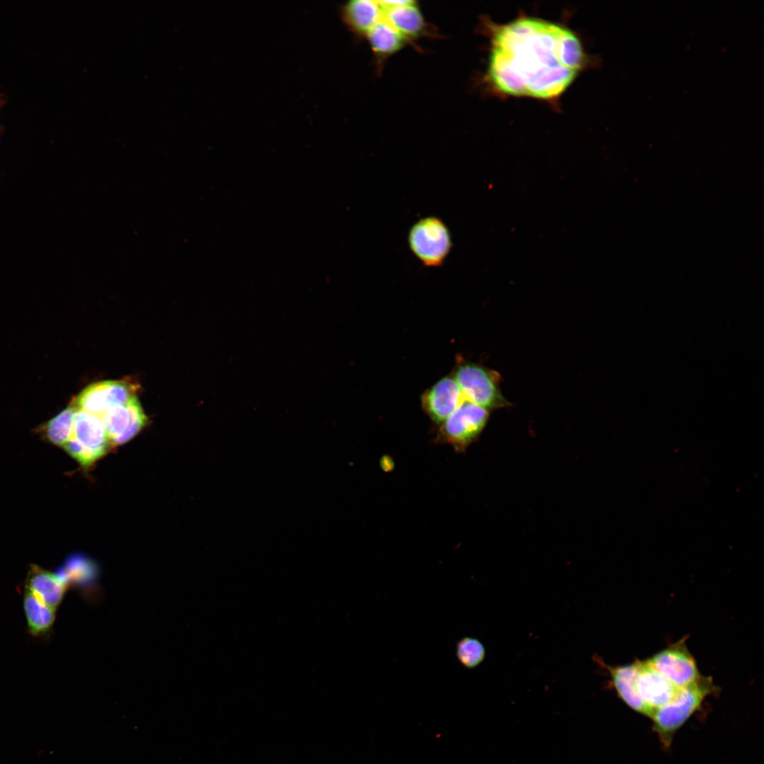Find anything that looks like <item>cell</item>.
I'll list each match as a JSON object with an SVG mask.
<instances>
[{
	"label": "cell",
	"mask_w": 764,
	"mask_h": 764,
	"mask_svg": "<svg viewBox=\"0 0 764 764\" xmlns=\"http://www.w3.org/2000/svg\"><path fill=\"white\" fill-rule=\"evenodd\" d=\"M649 661L677 688L688 685L700 676L693 657L682 642L658 652Z\"/></svg>",
	"instance_id": "9c48e42d"
},
{
	"label": "cell",
	"mask_w": 764,
	"mask_h": 764,
	"mask_svg": "<svg viewBox=\"0 0 764 764\" xmlns=\"http://www.w3.org/2000/svg\"><path fill=\"white\" fill-rule=\"evenodd\" d=\"M76 407L73 404L63 410L40 427L46 441L63 447L71 439Z\"/></svg>",
	"instance_id": "ac0fdd59"
},
{
	"label": "cell",
	"mask_w": 764,
	"mask_h": 764,
	"mask_svg": "<svg viewBox=\"0 0 764 764\" xmlns=\"http://www.w3.org/2000/svg\"><path fill=\"white\" fill-rule=\"evenodd\" d=\"M100 418L112 447L132 439L146 425L148 420L136 396L125 405L109 409Z\"/></svg>",
	"instance_id": "ba28073f"
},
{
	"label": "cell",
	"mask_w": 764,
	"mask_h": 764,
	"mask_svg": "<svg viewBox=\"0 0 764 764\" xmlns=\"http://www.w3.org/2000/svg\"><path fill=\"white\" fill-rule=\"evenodd\" d=\"M407 241L412 254L428 267L443 265L453 246L448 226L435 216L415 222L409 231Z\"/></svg>",
	"instance_id": "277c9868"
},
{
	"label": "cell",
	"mask_w": 764,
	"mask_h": 764,
	"mask_svg": "<svg viewBox=\"0 0 764 764\" xmlns=\"http://www.w3.org/2000/svg\"><path fill=\"white\" fill-rule=\"evenodd\" d=\"M489 417V410L466 401L441 424L438 439L463 451L480 435Z\"/></svg>",
	"instance_id": "8992f818"
},
{
	"label": "cell",
	"mask_w": 764,
	"mask_h": 764,
	"mask_svg": "<svg viewBox=\"0 0 764 764\" xmlns=\"http://www.w3.org/2000/svg\"><path fill=\"white\" fill-rule=\"evenodd\" d=\"M23 607L30 635L42 637L50 632L55 618V610L45 605L26 589Z\"/></svg>",
	"instance_id": "2e32d148"
},
{
	"label": "cell",
	"mask_w": 764,
	"mask_h": 764,
	"mask_svg": "<svg viewBox=\"0 0 764 764\" xmlns=\"http://www.w3.org/2000/svg\"><path fill=\"white\" fill-rule=\"evenodd\" d=\"M381 465L383 470L390 471L394 466V463L388 456H384L381 460Z\"/></svg>",
	"instance_id": "ffe728a7"
},
{
	"label": "cell",
	"mask_w": 764,
	"mask_h": 764,
	"mask_svg": "<svg viewBox=\"0 0 764 764\" xmlns=\"http://www.w3.org/2000/svg\"><path fill=\"white\" fill-rule=\"evenodd\" d=\"M112 447L102 419L77 409L71 437L62 448L84 469H88Z\"/></svg>",
	"instance_id": "3957f363"
},
{
	"label": "cell",
	"mask_w": 764,
	"mask_h": 764,
	"mask_svg": "<svg viewBox=\"0 0 764 764\" xmlns=\"http://www.w3.org/2000/svg\"><path fill=\"white\" fill-rule=\"evenodd\" d=\"M67 586L57 574L31 565L25 579V589L53 610L60 604Z\"/></svg>",
	"instance_id": "4fadbf2b"
},
{
	"label": "cell",
	"mask_w": 764,
	"mask_h": 764,
	"mask_svg": "<svg viewBox=\"0 0 764 764\" xmlns=\"http://www.w3.org/2000/svg\"><path fill=\"white\" fill-rule=\"evenodd\" d=\"M637 688L643 702L652 711L669 702L678 689L649 660L637 661Z\"/></svg>",
	"instance_id": "8fae6325"
},
{
	"label": "cell",
	"mask_w": 764,
	"mask_h": 764,
	"mask_svg": "<svg viewBox=\"0 0 764 764\" xmlns=\"http://www.w3.org/2000/svg\"><path fill=\"white\" fill-rule=\"evenodd\" d=\"M463 393L453 376H445L422 395L425 412L436 424H441L463 403Z\"/></svg>",
	"instance_id": "30bf717a"
},
{
	"label": "cell",
	"mask_w": 764,
	"mask_h": 764,
	"mask_svg": "<svg viewBox=\"0 0 764 764\" xmlns=\"http://www.w3.org/2000/svg\"><path fill=\"white\" fill-rule=\"evenodd\" d=\"M714 690L712 679L700 676L695 681L679 688L674 698L656 709L651 717L661 741L668 747L676 731Z\"/></svg>",
	"instance_id": "7a4b0ae2"
},
{
	"label": "cell",
	"mask_w": 764,
	"mask_h": 764,
	"mask_svg": "<svg viewBox=\"0 0 764 764\" xmlns=\"http://www.w3.org/2000/svg\"><path fill=\"white\" fill-rule=\"evenodd\" d=\"M584 58L582 45L570 29L520 17L492 28L488 77L504 94L550 100L569 86Z\"/></svg>",
	"instance_id": "6da1fadb"
},
{
	"label": "cell",
	"mask_w": 764,
	"mask_h": 764,
	"mask_svg": "<svg viewBox=\"0 0 764 764\" xmlns=\"http://www.w3.org/2000/svg\"><path fill=\"white\" fill-rule=\"evenodd\" d=\"M497 373L474 363L460 364L453 378L465 399L485 409L509 405L499 388Z\"/></svg>",
	"instance_id": "5b68a950"
},
{
	"label": "cell",
	"mask_w": 764,
	"mask_h": 764,
	"mask_svg": "<svg viewBox=\"0 0 764 764\" xmlns=\"http://www.w3.org/2000/svg\"><path fill=\"white\" fill-rule=\"evenodd\" d=\"M373 51L379 55H390L400 50L406 38L384 18L366 34Z\"/></svg>",
	"instance_id": "e0dca14e"
},
{
	"label": "cell",
	"mask_w": 764,
	"mask_h": 764,
	"mask_svg": "<svg viewBox=\"0 0 764 764\" xmlns=\"http://www.w3.org/2000/svg\"><path fill=\"white\" fill-rule=\"evenodd\" d=\"M603 666L608 670L612 684L622 700L635 711L651 718L654 711L643 702L637 692V661L628 665Z\"/></svg>",
	"instance_id": "5bb4252c"
},
{
	"label": "cell",
	"mask_w": 764,
	"mask_h": 764,
	"mask_svg": "<svg viewBox=\"0 0 764 764\" xmlns=\"http://www.w3.org/2000/svg\"><path fill=\"white\" fill-rule=\"evenodd\" d=\"M341 12L345 22L352 30L365 35L384 15L379 1L374 0L350 1L342 6Z\"/></svg>",
	"instance_id": "9a60e30c"
},
{
	"label": "cell",
	"mask_w": 764,
	"mask_h": 764,
	"mask_svg": "<svg viewBox=\"0 0 764 764\" xmlns=\"http://www.w3.org/2000/svg\"><path fill=\"white\" fill-rule=\"evenodd\" d=\"M456 656L458 662L464 668L473 669L480 665L485 660L486 650L478 639L464 637L456 643Z\"/></svg>",
	"instance_id": "d6986e66"
},
{
	"label": "cell",
	"mask_w": 764,
	"mask_h": 764,
	"mask_svg": "<svg viewBox=\"0 0 764 764\" xmlns=\"http://www.w3.org/2000/svg\"><path fill=\"white\" fill-rule=\"evenodd\" d=\"M136 390L134 384L124 380L100 381L85 388L73 404L100 417L109 409L128 403Z\"/></svg>",
	"instance_id": "52a82bcc"
},
{
	"label": "cell",
	"mask_w": 764,
	"mask_h": 764,
	"mask_svg": "<svg viewBox=\"0 0 764 764\" xmlns=\"http://www.w3.org/2000/svg\"><path fill=\"white\" fill-rule=\"evenodd\" d=\"M383 8V18L406 39L419 35L424 28L423 16L410 0L379 1Z\"/></svg>",
	"instance_id": "7c38bea8"
}]
</instances>
